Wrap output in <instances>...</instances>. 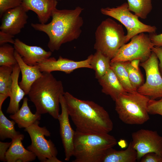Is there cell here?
Masks as SVG:
<instances>
[{
    "instance_id": "cell-11",
    "label": "cell",
    "mask_w": 162,
    "mask_h": 162,
    "mask_svg": "<svg viewBox=\"0 0 162 162\" xmlns=\"http://www.w3.org/2000/svg\"><path fill=\"white\" fill-rule=\"evenodd\" d=\"M132 138L130 142L136 151L137 160L150 152L162 156V136L157 131L141 129L133 133Z\"/></svg>"
},
{
    "instance_id": "cell-2",
    "label": "cell",
    "mask_w": 162,
    "mask_h": 162,
    "mask_svg": "<svg viewBox=\"0 0 162 162\" xmlns=\"http://www.w3.org/2000/svg\"><path fill=\"white\" fill-rule=\"evenodd\" d=\"M64 96L68 113L76 130L86 133H109L113 128L109 114L94 102L79 99L68 92Z\"/></svg>"
},
{
    "instance_id": "cell-17",
    "label": "cell",
    "mask_w": 162,
    "mask_h": 162,
    "mask_svg": "<svg viewBox=\"0 0 162 162\" xmlns=\"http://www.w3.org/2000/svg\"><path fill=\"white\" fill-rule=\"evenodd\" d=\"M24 138V135L20 134L12 140L11 145L5 155L6 162H29L36 159L35 155L23 146L22 141Z\"/></svg>"
},
{
    "instance_id": "cell-36",
    "label": "cell",
    "mask_w": 162,
    "mask_h": 162,
    "mask_svg": "<svg viewBox=\"0 0 162 162\" xmlns=\"http://www.w3.org/2000/svg\"><path fill=\"white\" fill-rule=\"evenodd\" d=\"M149 37L154 46H162V33L159 34H153Z\"/></svg>"
},
{
    "instance_id": "cell-34",
    "label": "cell",
    "mask_w": 162,
    "mask_h": 162,
    "mask_svg": "<svg viewBox=\"0 0 162 162\" xmlns=\"http://www.w3.org/2000/svg\"><path fill=\"white\" fill-rule=\"evenodd\" d=\"M10 142H0V160L1 161H6L5 159L6 154L10 146Z\"/></svg>"
},
{
    "instance_id": "cell-18",
    "label": "cell",
    "mask_w": 162,
    "mask_h": 162,
    "mask_svg": "<svg viewBox=\"0 0 162 162\" xmlns=\"http://www.w3.org/2000/svg\"><path fill=\"white\" fill-rule=\"evenodd\" d=\"M15 56L22 74V79L19 82L20 87L28 94L33 83L42 76L43 73L37 65L30 66L25 63L19 54L15 50Z\"/></svg>"
},
{
    "instance_id": "cell-24",
    "label": "cell",
    "mask_w": 162,
    "mask_h": 162,
    "mask_svg": "<svg viewBox=\"0 0 162 162\" xmlns=\"http://www.w3.org/2000/svg\"><path fill=\"white\" fill-rule=\"evenodd\" d=\"M111 59L98 51L92 54L90 64L97 80L103 76L110 67Z\"/></svg>"
},
{
    "instance_id": "cell-14",
    "label": "cell",
    "mask_w": 162,
    "mask_h": 162,
    "mask_svg": "<svg viewBox=\"0 0 162 162\" xmlns=\"http://www.w3.org/2000/svg\"><path fill=\"white\" fill-rule=\"evenodd\" d=\"M27 12L22 5L7 10L1 18L0 31L14 36L20 33L27 23Z\"/></svg>"
},
{
    "instance_id": "cell-38",
    "label": "cell",
    "mask_w": 162,
    "mask_h": 162,
    "mask_svg": "<svg viewBox=\"0 0 162 162\" xmlns=\"http://www.w3.org/2000/svg\"><path fill=\"white\" fill-rule=\"evenodd\" d=\"M57 1H60V0H57Z\"/></svg>"
},
{
    "instance_id": "cell-10",
    "label": "cell",
    "mask_w": 162,
    "mask_h": 162,
    "mask_svg": "<svg viewBox=\"0 0 162 162\" xmlns=\"http://www.w3.org/2000/svg\"><path fill=\"white\" fill-rule=\"evenodd\" d=\"M158 64L157 56L152 51L149 58L140 64L145 71L146 80L137 91L148 97L150 99L162 98V76L159 70Z\"/></svg>"
},
{
    "instance_id": "cell-21",
    "label": "cell",
    "mask_w": 162,
    "mask_h": 162,
    "mask_svg": "<svg viewBox=\"0 0 162 162\" xmlns=\"http://www.w3.org/2000/svg\"><path fill=\"white\" fill-rule=\"evenodd\" d=\"M41 115L33 114L28 104V99L23 98L22 106L16 113L10 115L9 117L14 120L20 128H26L30 127L41 118Z\"/></svg>"
},
{
    "instance_id": "cell-15",
    "label": "cell",
    "mask_w": 162,
    "mask_h": 162,
    "mask_svg": "<svg viewBox=\"0 0 162 162\" xmlns=\"http://www.w3.org/2000/svg\"><path fill=\"white\" fill-rule=\"evenodd\" d=\"M14 45L15 50L24 62L29 65H36L50 57L52 54L50 51H46L40 46L28 45L18 38L15 39Z\"/></svg>"
},
{
    "instance_id": "cell-25",
    "label": "cell",
    "mask_w": 162,
    "mask_h": 162,
    "mask_svg": "<svg viewBox=\"0 0 162 162\" xmlns=\"http://www.w3.org/2000/svg\"><path fill=\"white\" fill-rule=\"evenodd\" d=\"M110 68L117 76L121 85L127 92L136 91L130 82L124 62L110 63Z\"/></svg>"
},
{
    "instance_id": "cell-12",
    "label": "cell",
    "mask_w": 162,
    "mask_h": 162,
    "mask_svg": "<svg viewBox=\"0 0 162 162\" xmlns=\"http://www.w3.org/2000/svg\"><path fill=\"white\" fill-rule=\"evenodd\" d=\"M91 54L87 58L83 60L76 61L59 56L57 59L54 57H50L37 65L42 72L51 73L54 71H60L70 74L74 70L80 68L92 69L90 63L92 56Z\"/></svg>"
},
{
    "instance_id": "cell-23",
    "label": "cell",
    "mask_w": 162,
    "mask_h": 162,
    "mask_svg": "<svg viewBox=\"0 0 162 162\" xmlns=\"http://www.w3.org/2000/svg\"><path fill=\"white\" fill-rule=\"evenodd\" d=\"M13 68L0 67V109L4 100L9 97L12 84V74Z\"/></svg>"
},
{
    "instance_id": "cell-16",
    "label": "cell",
    "mask_w": 162,
    "mask_h": 162,
    "mask_svg": "<svg viewBox=\"0 0 162 162\" xmlns=\"http://www.w3.org/2000/svg\"><path fill=\"white\" fill-rule=\"evenodd\" d=\"M57 4V0H22V5L27 12L30 10L35 13L40 23L46 24Z\"/></svg>"
},
{
    "instance_id": "cell-30",
    "label": "cell",
    "mask_w": 162,
    "mask_h": 162,
    "mask_svg": "<svg viewBox=\"0 0 162 162\" xmlns=\"http://www.w3.org/2000/svg\"><path fill=\"white\" fill-rule=\"evenodd\" d=\"M22 0H0V16L1 18L7 10L22 5Z\"/></svg>"
},
{
    "instance_id": "cell-26",
    "label": "cell",
    "mask_w": 162,
    "mask_h": 162,
    "mask_svg": "<svg viewBox=\"0 0 162 162\" xmlns=\"http://www.w3.org/2000/svg\"><path fill=\"white\" fill-rule=\"evenodd\" d=\"M16 123L12 120H10L5 116L2 109H0V139L4 140L6 138L11 140L20 134L16 131L14 125Z\"/></svg>"
},
{
    "instance_id": "cell-29",
    "label": "cell",
    "mask_w": 162,
    "mask_h": 162,
    "mask_svg": "<svg viewBox=\"0 0 162 162\" xmlns=\"http://www.w3.org/2000/svg\"><path fill=\"white\" fill-rule=\"evenodd\" d=\"M124 64L127 71L130 82L134 89H137L144 83L143 76L140 69L133 67L130 61L124 62Z\"/></svg>"
},
{
    "instance_id": "cell-32",
    "label": "cell",
    "mask_w": 162,
    "mask_h": 162,
    "mask_svg": "<svg viewBox=\"0 0 162 162\" xmlns=\"http://www.w3.org/2000/svg\"><path fill=\"white\" fill-rule=\"evenodd\" d=\"M140 162H162V156L154 152H150L144 155Z\"/></svg>"
},
{
    "instance_id": "cell-13",
    "label": "cell",
    "mask_w": 162,
    "mask_h": 162,
    "mask_svg": "<svg viewBox=\"0 0 162 162\" xmlns=\"http://www.w3.org/2000/svg\"><path fill=\"white\" fill-rule=\"evenodd\" d=\"M63 95L60 98L61 113L59 114L58 119L59 123L60 135L65 152V160L69 161L73 155L75 131L73 129L70 124L69 116Z\"/></svg>"
},
{
    "instance_id": "cell-7",
    "label": "cell",
    "mask_w": 162,
    "mask_h": 162,
    "mask_svg": "<svg viewBox=\"0 0 162 162\" xmlns=\"http://www.w3.org/2000/svg\"><path fill=\"white\" fill-rule=\"evenodd\" d=\"M39 123L37 121L25 128L31 140L27 149L34 153L41 162H62L56 157L58 151L54 144L50 140H48L45 137L50 136V132L46 127L40 126Z\"/></svg>"
},
{
    "instance_id": "cell-1",
    "label": "cell",
    "mask_w": 162,
    "mask_h": 162,
    "mask_svg": "<svg viewBox=\"0 0 162 162\" xmlns=\"http://www.w3.org/2000/svg\"><path fill=\"white\" fill-rule=\"evenodd\" d=\"M84 9L78 6L74 9L52 12L48 23H32L35 30L45 33L49 38L47 46L52 52L58 50L63 44L77 39L81 33L84 21L81 14Z\"/></svg>"
},
{
    "instance_id": "cell-8",
    "label": "cell",
    "mask_w": 162,
    "mask_h": 162,
    "mask_svg": "<svg viewBox=\"0 0 162 162\" xmlns=\"http://www.w3.org/2000/svg\"><path fill=\"white\" fill-rule=\"evenodd\" d=\"M100 11L103 14L117 20L125 27L127 32L126 43L133 37L140 33L146 32L153 33L157 30L155 26L146 25L141 22L137 16L131 12L127 3L116 8H102Z\"/></svg>"
},
{
    "instance_id": "cell-22",
    "label": "cell",
    "mask_w": 162,
    "mask_h": 162,
    "mask_svg": "<svg viewBox=\"0 0 162 162\" xmlns=\"http://www.w3.org/2000/svg\"><path fill=\"white\" fill-rule=\"evenodd\" d=\"M112 148L106 151L100 162H135L137 160L136 151L131 142L124 150H116Z\"/></svg>"
},
{
    "instance_id": "cell-33",
    "label": "cell",
    "mask_w": 162,
    "mask_h": 162,
    "mask_svg": "<svg viewBox=\"0 0 162 162\" xmlns=\"http://www.w3.org/2000/svg\"><path fill=\"white\" fill-rule=\"evenodd\" d=\"M14 36L3 31H0V45L9 43L14 44L15 40Z\"/></svg>"
},
{
    "instance_id": "cell-20",
    "label": "cell",
    "mask_w": 162,
    "mask_h": 162,
    "mask_svg": "<svg viewBox=\"0 0 162 162\" xmlns=\"http://www.w3.org/2000/svg\"><path fill=\"white\" fill-rule=\"evenodd\" d=\"M20 72L17 63L13 67L12 74V84L9 96L10 101L6 110V112L8 114H14L19 110L20 102L26 95L18 82Z\"/></svg>"
},
{
    "instance_id": "cell-5",
    "label": "cell",
    "mask_w": 162,
    "mask_h": 162,
    "mask_svg": "<svg viewBox=\"0 0 162 162\" xmlns=\"http://www.w3.org/2000/svg\"><path fill=\"white\" fill-rule=\"evenodd\" d=\"M150 99L137 91L120 94L115 101V110L124 123L141 125L149 119L147 107Z\"/></svg>"
},
{
    "instance_id": "cell-28",
    "label": "cell",
    "mask_w": 162,
    "mask_h": 162,
    "mask_svg": "<svg viewBox=\"0 0 162 162\" xmlns=\"http://www.w3.org/2000/svg\"><path fill=\"white\" fill-rule=\"evenodd\" d=\"M14 47L7 43L0 46V66L13 67L17 63Z\"/></svg>"
},
{
    "instance_id": "cell-9",
    "label": "cell",
    "mask_w": 162,
    "mask_h": 162,
    "mask_svg": "<svg viewBox=\"0 0 162 162\" xmlns=\"http://www.w3.org/2000/svg\"><path fill=\"white\" fill-rule=\"evenodd\" d=\"M130 42L119 49L111 62L130 61L139 59L142 62L150 57L154 46L149 36L142 33L133 37Z\"/></svg>"
},
{
    "instance_id": "cell-3",
    "label": "cell",
    "mask_w": 162,
    "mask_h": 162,
    "mask_svg": "<svg viewBox=\"0 0 162 162\" xmlns=\"http://www.w3.org/2000/svg\"><path fill=\"white\" fill-rule=\"evenodd\" d=\"M64 92L62 81L57 80L51 73L44 72L32 85L28 95L36 107V113H48L58 119L60 98Z\"/></svg>"
},
{
    "instance_id": "cell-31",
    "label": "cell",
    "mask_w": 162,
    "mask_h": 162,
    "mask_svg": "<svg viewBox=\"0 0 162 162\" xmlns=\"http://www.w3.org/2000/svg\"><path fill=\"white\" fill-rule=\"evenodd\" d=\"M147 109L150 114L158 115L162 116V98L158 100L150 99Z\"/></svg>"
},
{
    "instance_id": "cell-37",
    "label": "cell",
    "mask_w": 162,
    "mask_h": 162,
    "mask_svg": "<svg viewBox=\"0 0 162 162\" xmlns=\"http://www.w3.org/2000/svg\"><path fill=\"white\" fill-rule=\"evenodd\" d=\"M140 61L139 59H134L130 61L131 66L136 69H140L139 65Z\"/></svg>"
},
{
    "instance_id": "cell-4",
    "label": "cell",
    "mask_w": 162,
    "mask_h": 162,
    "mask_svg": "<svg viewBox=\"0 0 162 162\" xmlns=\"http://www.w3.org/2000/svg\"><path fill=\"white\" fill-rule=\"evenodd\" d=\"M117 143L108 133H86L75 131L73 162H100L106 151Z\"/></svg>"
},
{
    "instance_id": "cell-6",
    "label": "cell",
    "mask_w": 162,
    "mask_h": 162,
    "mask_svg": "<svg viewBox=\"0 0 162 162\" xmlns=\"http://www.w3.org/2000/svg\"><path fill=\"white\" fill-rule=\"evenodd\" d=\"M94 48L111 60L126 42V35L122 25L112 19L103 21L95 32Z\"/></svg>"
},
{
    "instance_id": "cell-35",
    "label": "cell",
    "mask_w": 162,
    "mask_h": 162,
    "mask_svg": "<svg viewBox=\"0 0 162 162\" xmlns=\"http://www.w3.org/2000/svg\"><path fill=\"white\" fill-rule=\"evenodd\" d=\"M152 51L155 53L159 60L158 67L162 76V46H153Z\"/></svg>"
},
{
    "instance_id": "cell-27",
    "label": "cell",
    "mask_w": 162,
    "mask_h": 162,
    "mask_svg": "<svg viewBox=\"0 0 162 162\" xmlns=\"http://www.w3.org/2000/svg\"><path fill=\"white\" fill-rule=\"evenodd\" d=\"M127 0L130 10L142 19H146L152 10V0Z\"/></svg>"
},
{
    "instance_id": "cell-19",
    "label": "cell",
    "mask_w": 162,
    "mask_h": 162,
    "mask_svg": "<svg viewBox=\"0 0 162 162\" xmlns=\"http://www.w3.org/2000/svg\"><path fill=\"white\" fill-rule=\"evenodd\" d=\"M98 80L102 87V92L110 96L114 101L120 94L127 92L110 67Z\"/></svg>"
}]
</instances>
